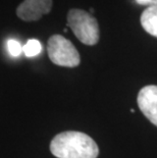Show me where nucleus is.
Returning <instances> with one entry per match:
<instances>
[{
    "instance_id": "39448f33",
    "label": "nucleus",
    "mask_w": 157,
    "mask_h": 158,
    "mask_svg": "<svg viewBox=\"0 0 157 158\" xmlns=\"http://www.w3.org/2000/svg\"><path fill=\"white\" fill-rule=\"evenodd\" d=\"M142 113L157 127V86L149 85L140 90L137 98Z\"/></svg>"
},
{
    "instance_id": "f03ea898",
    "label": "nucleus",
    "mask_w": 157,
    "mask_h": 158,
    "mask_svg": "<svg viewBox=\"0 0 157 158\" xmlns=\"http://www.w3.org/2000/svg\"><path fill=\"white\" fill-rule=\"evenodd\" d=\"M68 25L84 44L92 46L99 41L98 23L89 12L83 9H71L68 13Z\"/></svg>"
},
{
    "instance_id": "20e7f679",
    "label": "nucleus",
    "mask_w": 157,
    "mask_h": 158,
    "mask_svg": "<svg viewBox=\"0 0 157 158\" xmlns=\"http://www.w3.org/2000/svg\"><path fill=\"white\" fill-rule=\"evenodd\" d=\"M52 8V0H24L16 8V15L25 22H35L47 15Z\"/></svg>"
},
{
    "instance_id": "1a4fd4ad",
    "label": "nucleus",
    "mask_w": 157,
    "mask_h": 158,
    "mask_svg": "<svg viewBox=\"0 0 157 158\" xmlns=\"http://www.w3.org/2000/svg\"><path fill=\"white\" fill-rule=\"evenodd\" d=\"M136 2L141 5H147L148 7H150V6H157V0H136Z\"/></svg>"
},
{
    "instance_id": "f257e3e1",
    "label": "nucleus",
    "mask_w": 157,
    "mask_h": 158,
    "mask_svg": "<svg viewBox=\"0 0 157 158\" xmlns=\"http://www.w3.org/2000/svg\"><path fill=\"white\" fill-rule=\"evenodd\" d=\"M50 151L57 158H97L99 148L91 137L81 132L68 131L56 135Z\"/></svg>"
},
{
    "instance_id": "423d86ee",
    "label": "nucleus",
    "mask_w": 157,
    "mask_h": 158,
    "mask_svg": "<svg viewBox=\"0 0 157 158\" xmlns=\"http://www.w3.org/2000/svg\"><path fill=\"white\" fill-rule=\"evenodd\" d=\"M140 22L148 34L157 38V6L146 8L141 15Z\"/></svg>"
},
{
    "instance_id": "7ed1b4c3",
    "label": "nucleus",
    "mask_w": 157,
    "mask_h": 158,
    "mask_svg": "<svg viewBox=\"0 0 157 158\" xmlns=\"http://www.w3.org/2000/svg\"><path fill=\"white\" fill-rule=\"evenodd\" d=\"M47 51L50 60L56 65L76 68L81 58L72 43L61 35H53L49 38Z\"/></svg>"
},
{
    "instance_id": "0eeeda50",
    "label": "nucleus",
    "mask_w": 157,
    "mask_h": 158,
    "mask_svg": "<svg viewBox=\"0 0 157 158\" xmlns=\"http://www.w3.org/2000/svg\"><path fill=\"white\" fill-rule=\"evenodd\" d=\"M42 51V44L38 40L31 39L26 43L23 47V52L25 53L27 57H34L40 54Z\"/></svg>"
},
{
    "instance_id": "6e6552de",
    "label": "nucleus",
    "mask_w": 157,
    "mask_h": 158,
    "mask_svg": "<svg viewBox=\"0 0 157 158\" xmlns=\"http://www.w3.org/2000/svg\"><path fill=\"white\" fill-rule=\"evenodd\" d=\"M7 49H8L9 54L11 56H14V57L19 56L23 52V46L21 45V43L19 41H16V40H13V39L8 40Z\"/></svg>"
}]
</instances>
